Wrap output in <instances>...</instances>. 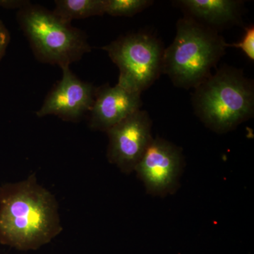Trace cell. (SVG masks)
<instances>
[{
	"instance_id": "cell-8",
	"label": "cell",
	"mask_w": 254,
	"mask_h": 254,
	"mask_svg": "<svg viewBox=\"0 0 254 254\" xmlns=\"http://www.w3.org/2000/svg\"><path fill=\"white\" fill-rule=\"evenodd\" d=\"M62 69V79L50 92L36 115L38 118L55 115L64 121L76 122L91 111L97 88L76 77L69 66Z\"/></svg>"
},
{
	"instance_id": "cell-3",
	"label": "cell",
	"mask_w": 254,
	"mask_h": 254,
	"mask_svg": "<svg viewBox=\"0 0 254 254\" xmlns=\"http://www.w3.org/2000/svg\"><path fill=\"white\" fill-rule=\"evenodd\" d=\"M193 103L195 113L208 128L227 133L253 115V82L242 70L224 66L195 88Z\"/></svg>"
},
{
	"instance_id": "cell-7",
	"label": "cell",
	"mask_w": 254,
	"mask_h": 254,
	"mask_svg": "<svg viewBox=\"0 0 254 254\" xmlns=\"http://www.w3.org/2000/svg\"><path fill=\"white\" fill-rule=\"evenodd\" d=\"M182 166V150L166 140L156 138L150 143L134 172L149 194L165 196L177 190Z\"/></svg>"
},
{
	"instance_id": "cell-1",
	"label": "cell",
	"mask_w": 254,
	"mask_h": 254,
	"mask_svg": "<svg viewBox=\"0 0 254 254\" xmlns=\"http://www.w3.org/2000/svg\"><path fill=\"white\" fill-rule=\"evenodd\" d=\"M63 230L58 200L38 182L36 173L0 186L1 245L37 250Z\"/></svg>"
},
{
	"instance_id": "cell-10",
	"label": "cell",
	"mask_w": 254,
	"mask_h": 254,
	"mask_svg": "<svg viewBox=\"0 0 254 254\" xmlns=\"http://www.w3.org/2000/svg\"><path fill=\"white\" fill-rule=\"evenodd\" d=\"M190 17L205 26L223 27L241 21L242 1L234 0H181L177 1Z\"/></svg>"
},
{
	"instance_id": "cell-6",
	"label": "cell",
	"mask_w": 254,
	"mask_h": 254,
	"mask_svg": "<svg viewBox=\"0 0 254 254\" xmlns=\"http://www.w3.org/2000/svg\"><path fill=\"white\" fill-rule=\"evenodd\" d=\"M152 122L144 110H138L106 132L109 138L107 157L120 171L130 174L153 141Z\"/></svg>"
},
{
	"instance_id": "cell-11",
	"label": "cell",
	"mask_w": 254,
	"mask_h": 254,
	"mask_svg": "<svg viewBox=\"0 0 254 254\" xmlns=\"http://www.w3.org/2000/svg\"><path fill=\"white\" fill-rule=\"evenodd\" d=\"M105 0H57L53 11L67 23L105 14Z\"/></svg>"
},
{
	"instance_id": "cell-12",
	"label": "cell",
	"mask_w": 254,
	"mask_h": 254,
	"mask_svg": "<svg viewBox=\"0 0 254 254\" xmlns=\"http://www.w3.org/2000/svg\"><path fill=\"white\" fill-rule=\"evenodd\" d=\"M153 2L150 0H105V14L113 16H133Z\"/></svg>"
},
{
	"instance_id": "cell-2",
	"label": "cell",
	"mask_w": 254,
	"mask_h": 254,
	"mask_svg": "<svg viewBox=\"0 0 254 254\" xmlns=\"http://www.w3.org/2000/svg\"><path fill=\"white\" fill-rule=\"evenodd\" d=\"M226 43L213 28L190 16L181 18L175 39L164 52L163 72L179 88H195L211 76Z\"/></svg>"
},
{
	"instance_id": "cell-14",
	"label": "cell",
	"mask_w": 254,
	"mask_h": 254,
	"mask_svg": "<svg viewBox=\"0 0 254 254\" xmlns=\"http://www.w3.org/2000/svg\"><path fill=\"white\" fill-rule=\"evenodd\" d=\"M10 35L7 28L5 27L4 23L0 20V61L5 54L6 48L9 45Z\"/></svg>"
},
{
	"instance_id": "cell-4",
	"label": "cell",
	"mask_w": 254,
	"mask_h": 254,
	"mask_svg": "<svg viewBox=\"0 0 254 254\" xmlns=\"http://www.w3.org/2000/svg\"><path fill=\"white\" fill-rule=\"evenodd\" d=\"M18 21L40 61L69 66L91 51L86 35L53 11L30 3L18 10Z\"/></svg>"
},
{
	"instance_id": "cell-13",
	"label": "cell",
	"mask_w": 254,
	"mask_h": 254,
	"mask_svg": "<svg viewBox=\"0 0 254 254\" xmlns=\"http://www.w3.org/2000/svg\"><path fill=\"white\" fill-rule=\"evenodd\" d=\"M228 47H234L239 48L245 53V54L252 61L254 60V27L253 26L247 28L245 36L242 38V41L239 43L227 44L226 48Z\"/></svg>"
},
{
	"instance_id": "cell-5",
	"label": "cell",
	"mask_w": 254,
	"mask_h": 254,
	"mask_svg": "<svg viewBox=\"0 0 254 254\" xmlns=\"http://www.w3.org/2000/svg\"><path fill=\"white\" fill-rule=\"evenodd\" d=\"M103 49L120 70L118 84L141 93L163 72L164 48L156 37L145 32L120 37Z\"/></svg>"
},
{
	"instance_id": "cell-9",
	"label": "cell",
	"mask_w": 254,
	"mask_h": 254,
	"mask_svg": "<svg viewBox=\"0 0 254 254\" xmlns=\"http://www.w3.org/2000/svg\"><path fill=\"white\" fill-rule=\"evenodd\" d=\"M141 95L118 84L100 87L97 89L94 103L90 111V127L92 129L108 131L141 110Z\"/></svg>"
},
{
	"instance_id": "cell-15",
	"label": "cell",
	"mask_w": 254,
	"mask_h": 254,
	"mask_svg": "<svg viewBox=\"0 0 254 254\" xmlns=\"http://www.w3.org/2000/svg\"><path fill=\"white\" fill-rule=\"evenodd\" d=\"M30 1L23 0H0V6L5 9H22L30 4Z\"/></svg>"
}]
</instances>
